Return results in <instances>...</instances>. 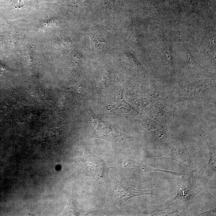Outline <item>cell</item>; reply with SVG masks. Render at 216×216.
I'll use <instances>...</instances> for the list:
<instances>
[{
  "label": "cell",
  "instance_id": "3",
  "mask_svg": "<svg viewBox=\"0 0 216 216\" xmlns=\"http://www.w3.org/2000/svg\"><path fill=\"white\" fill-rule=\"evenodd\" d=\"M153 159L175 160L185 167L194 170L198 169L200 165L189 153L183 141H176L173 145L171 151L166 156Z\"/></svg>",
  "mask_w": 216,
  "mask_h": 216
},
{
  "label": "cell",
  "instance_id": "6",
  "mask_svg": "<svg viewBox=\"0 0 216 216\" xmlns=\"http://www.w3.org/2000/svg\"><path fill=\"white\" fill-rule=\"evenodd\" d=\"M126 167H127V169H128L130 171L133 172L147 173L149 172L157 171L164 172L169 173L172 174V175H177V176H180L185 175V174H182L180 173H176L169 171V170L152 169V168L145 166L143 164L136 162L133 161L132 160H128L127 162V165H126Z\"/></svg>",
  "mask_w": 216,
  "mask_h": 216
},
{
  "label": "cell",
  "instance_id": "1",
  "mask_svg": "<svg viewBox=\"0 0 216 216\" xmlns=\"http://www.w3.org/2000/svg\"><path fill=\"white\" fill-rule=\"evenodd\" d=\"M88 132L92 136L108 141H117L128 138L127 135L120 132L106 122L101 120L93 111H90Z\"/></svg>",
  "mask_w": 216,
  "mask_h": 216
},
{
  "label": "cell",
  "instance_id": "4",
  "mask_svg": "<svg viewBox=\"0 0 216 216\" xmlns=\"http://www.w3.org/2000/svg\"><path fill=\"white\" fill-rule=\"evenodd\" d=\"M153 190H137L125 183L117 184L115 189V199L120 204L137 196L151 194L155 195L153 193Z\"/></svg>",
  "mask_w": 216,
  "mask_h": 216
},
{
  "label": "cell",
  "instance_id": "7",
  "mask_svg": "<svg viewBox=\"0 0 216 216\" xmlns=\"http://www.w3.org/2000/svg\"><path fill=\"white\" fill-rule=\"evenodd\" d=\"M210 159L208 163V166L212 168L214 171L216 170V153L214 149H210Z\"/></svg>",
  "mask_w": 216,
  "mask_h": 216
},
{
  "label": "cell",
  "instance_id": "2",
  "mask_svg": "<svg viewBox=\"0 0 216 216\" xmlns=\"http://www.w3.org/2000/svg\"><path fill=\"white\" fill-rule=\"evenodd\" d=\"M191 179L179 180L176 196L161 204L160 208H166L175 205L176 207L188 205L192 199L200 191L195 190V184L192 183Z\"/></svg>",
  "mask_w": 216,
  "mask_h": 216
},
{
  "label": "cell",
  "instance_id": "5",
  "mask_svg": "<svg viewBox=\"0 0 216 216\" xmlns=\"http://www.w3.org/2000/svg\"><path fill=\"white\" fill-rule=\"evenodd\" d=\"M84 166L88 172L101 180L108 179V168L104 161L95 156H88L84 161Z\"/></svg>",
  "mask_w": 216,
  "mask_h": 216
}]
</instances>
